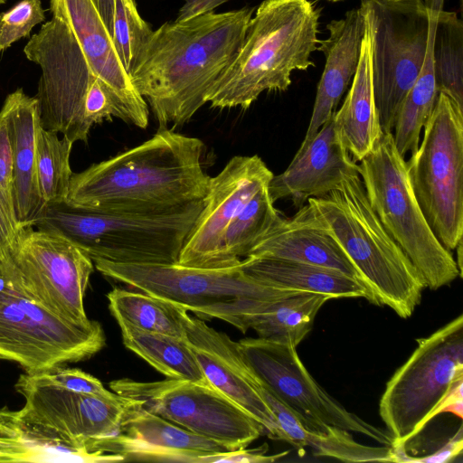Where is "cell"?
<instances>
[{"label":"cell","instance_id":"cell-9","mask_svg":"<svg viewBox=\"0 0 463 463\" xmlns=\"http://www.w3.org/2000/svg\"><path fill=\"white\" fill-rule=\"evenodd\" d=\"M371 46L374 102L383 132H392L405 96L419 77L431 33L425 0H360Z\"/></svg>","mask_w":463,"mask_h":463},{"label":"cell","instance_id":"cell-8","mask_svg":"<svg viewBox=\"0 0 463 463\" xmlns=\"http://www.w3.org/2000/svg\"><path fill=\"white\" fill-rule=\"evenodd\" d=\"M408 360L387 382L379 414L392 447H405L427 423L452 387L463 380V316L418 338Z\"/></svg>","mask_w":463,"mask_h":463},{"label":"cell","instance_id":"cell-12","mask_svg":"<svg viewBox=\"0 0 463 463\" xmlns=\"http://www.w3.org/2000/svg\"><path fill=\"white\" fill-rule=\"evenodd\" d=\"M106 345L96 320H64L10 289L0 277V359L39 373L85 361Z\"/></svg>","mask_w":463,"mask_h":463},{"label":"cell","instance_id":"cell-2","mask_svg":"<svg viewBox=\"0 0 463 463\" xmlns=\"http://www.w3.org/2000/svg\"><path fill=\"white\" fill-rule=\"evenodd\" d=\"M205 146L172 128L72 174L66 203L101 213L155 214L203 200Z\"/></svg>","mask_w":463,"mask_h":463},{"label":"cell","instance_id":"cell-18","mask_svg":"<svg viewBox=\"0 0 463 463\" xmlns=\"http://www.w3.org/2000/svg\"><path fill=\"white\" fill-rule=\"evenodd\" d=\"M184 340L194 354L208 383L244 410L273 439L286 441L278 421L260 392V383L246 363L238 342L181 309Z\"/></svg>","mask_w":463,"mask_h":463},{"label":"cell","instance_id":"cell-39","mask_svg":"<svg viewBox=\"0 0 463 463\" xmlns=\"http://www.w3.org/2000/svg\"><path fill=\"white\" fill-rule=\"evenodd\" d=\"M0 205L18 229L13 202L12 155L5 120L0 113ZM19 231V229H18Z\"/></svg>","mask_w":463,"mask_h":463},{"label":"cell","instance_id":"cell-41","mask_svg":"<svg viewBox=\"0 0 463 463\" xmlns=\"http://www.w3.org/2000/svg\"><path fill=\"white\" fill-rule=\"evenodd\" d=\"M462 449V427L460 426L455 435L449 438L438 450L423 457H412L405 452L402 457L401 462L446 463L459 456Z\"/></svg>","mask_w":463,"mask_h":463},{"label":"cell","instance_id":"cell-11","mask_svg":"<svg viewBox=\"0 0 463 463\" xmlns=\"http://www.w3.org/2000/svg\"><path fill=\"white\" fill-rule=\"evenodd\" d=\"M94 263L68 240L51 232L19 230L0 277L13 291L70 322L87 324L84 297Z\"/></svg>","mask_w":463,"mask_h":463},{"label":"cell","instance_id":"cell-25","mask_svg":"<svg viewBox=\"0 0 463 463\" xmlns=\"http://www.w3.org/2000/svg\"><path fill=\"white\" fill-rule=\"evenodd\" d=\"M365 26L360 8H353L345 13L344 18L334 19L327 24L328 37L319 40L317 46L325 56V66L302 142L311 139L336 111L357 70Z\"/></svg>","mask_w":463,"mask_h":463},{"label":"cell","instance_id":"cell-17","mask_svg":"<svg viewBox=\"0 0 463 463\" xmlns=\"http://www.w3.org/2000/svg\"><path fill=\"white\" fill-rule=\"evenodd\" d=\"M14 389L24 398L19 410L24 417L86 449L120 431L130 401L116 392L99 396L72 392L44 381L38 373L20 374Z\"/></svg>","mask_w":463,"mask_h":463},{"label":"cell","instance_id":"cell-29","mask_svg":"<svg viewBox=\"0 0 463 463\" xmlns=\"http://www.w3.org/2000/svg\"><path fill=\"white\" fill-rule=\"evenodd\" d=\"M260 392L272 411L286 441L301 449L311 448L316 456L344 462H392V447H373L355 441L345 430L332 427L328 433L306 430L297 416L260 382Z\"/></svg>","mask_w":463,"mask_h":463},{"label":"cell","instance_id":"cell-19","mask_svg":"<svg viewBox=\"0 0 463 463\" xmlns=\"http://www.w3.org/2000/svg\"><path fill=\"white\" fill-rule=\"evenodd\" d=\"M87 449L120 455L124 461L183 463H201L205 456L233 450L147 411L133 399L127 407L120 431L92 442Z\"/></svg>","mask_w":463,"mask_h":463},{"label":"cell","instance_id":"cell-21","mask_svg":"<svg viewBox=\"0 0 463 463\" xmlns=\"http://www.w3.org/2000/svg\"><path fill=\"white\" fill-rule=\"evenodd\" d=\"M49 10L70 29L96 75L131 109L140 128H146L147 103L121 63L95 0H50Z\"/></svg>","mask_w":463,"mask_h":463},{"label":"cell","instance_id":"cell-42","mask_svg":"<svg viewBox=\"0 0 463 463\" xmlns=\"http://www.w3.org/2000/svg\"><path fill=\"white\" fill-rule=\"evenodd\" d=\"M229 0H184L177 13L176 22L189 20L200 15L213 13L218 6Z\"/></svg>","mask_w":463,"mask_h":463},{"label":"cell","instance_id":"cell-24","mask_svg":"<svg viewBox=\"0 0 463 463\" xmlns=\"http://www.w3.org/2000/svg\"><path fill=\"white\" fill-rule=\"evenodd\" d=\"M3 115L12 155L13 202L18 229L33 226L43 206L36 177V133L39 102L22 88L5 99Z\"/></svg>","mask_w":463,"mask_h":463},{"label":"cell","instance_id":"cell-14","mask_svg":"<svg viewBox=\"0 0 463 463\" xmlns=\"http://www.w3.org/2000/svg\"><path fill=\"white\" fill-rule=\"evenodd\" d=\"M112 392L138 401L147 411L232 449L247 448L266 435L265 428L210 384L166 378L140 382L121 378Z\"/></svg>","mask_w":463,"mask_h":463},{"label":"cell","instance_id":"cell-23","mask_svg":"<svg viewBox=\"0 0 463 463\" xmlns=\"http://www.w3.org/2000/svg\"><path fill=\"white\" fill-rule=\"evenodd\" d=\"M269 257L337 269L360 279L354 265L306 203L291 217L278 216L247 257ZM246 257V258H247Z\"/></svg>","mask_w":463,"mask_h":463},{"label":"cell","instance_id":"cell-27","mask_svg":"<svg viewBox=\"0 0 463 463\" xmlns=\"http://www.w3.org/2000/svg\"><path fill=\"white\" fill-rule=\"evenodd\" d=\"M241 267L248 275L273 287L320 293L331 299L364 298L375 304L362 281L337 269L290 260L252 256L242 259Z\"/></svg>","mask_w":463,"mask_h":463},{"label":"cell","instance_id":"cell-35","mask_svg":"<svg viewBox=\"0 0 463 463\" xmlns=\"http://www.w3.org/2000/svg\"><path fill=\"white\" fill-rule=\"evenodd\" d=\"M70 140L39 125L36 133V177L39 192L46 203L66 202L72 171Z\"/></svg>","mask_w":463,"mask_h":463},{"label":"cell","instance_id":"cell-6","mask_svg":"<svg viewBox=\"0 0 463 463\" xmlns=\"http://www.w3.org/2000/svg\"><path fill=\"white\" fill-rule=\"evenodd\" d=\"M203 204L200 200L162 213L128 214L91 211L66 202L46 203L33 226L68 240L92 260L173 264Z\"/></svg>","mask_w":463,"mask_h":463},{"label":"cell","instance_id":"cell-28","mask_svg":"<svg viewBox=\"0 0 463 463\" xmlns=\"http://www.w3.org/2000/svg\"><path fill=\"white\" fill-rule=\"evenodd\" d=\"M334 120L337 134L354 162H359L373 148L383 133L373 97L366 26L357 70L341 108L335 112Z\"/></svg>","mask_w":463,"mask_h":463},{"label":"cell","instance_id":"cell-7","mask_svg":"<svg viewBox=\"0 0 463 463\" xmlns=\"http://www.w3.org/2000/svg\"><path fill=\"white\" fill-rule=\"evenodd\" d=\"M359 163L358 174L372 209L426 288L436 290L461 277L456 259L436 237L420 207L392 132H383Z\"/></svg>","mask_w":463,"mask_h":463},{"label":"cell","instance_id":"cell-36","mask_svg":"<svg viewBox=\"0 0 463 463\" xmlns=\"http://www.w3.org/2000/svg\"><path fill=\"white\" fill-rule=\"evenodd\" d=\"M154 30L139 14L135 0H114L110 35L127 73L135 68Z\"/></svg>","mask_w":463,"mask_h":463},{"label":"cell","instance_id":"cell-22","mask_svg":"<svg viewBox=\"0 0 463 463\" xmlns=\"http://www.w3.org/2000/svg\"><path fill=\"white\" fill-rule=\"evenodd\" d=\"M328 296L296 291L274 301L241 299L195 311L199 317L218 318L242 333L254 330L259 337L298 346L311 331L315 317Z\"/></svg>","mask_w":463,"mask_h":463},{"label":"cell","instance_id":"cell-16","mask_svg":"<svg viewBox=\"0 0 463 463\" xmlns=\"http://www.w3.org/2000/svg\"><path fill=\"white\" fill-rule=\"evenodd\" d=\"M273 173L257 155L235 156L210 178L203 208L181 250L177 263L196 268H222L226 230Z\"/></svg>","mask_w":463,"mask_h":463},{"label":"cell","instance_id":"cell-38","mask_svg":"<svg viewBox=\"0 0 463 463\" xmlns=\"http://www.w3.org/2000/svg\"><path fill=\"white\" fill-rule=\"evenodd\" d=\"M38 374L52 384L76 392L99 396H111L115 393L107 390L98 378L78 368L64 365Z\"/></svg>","mask_w":463,"mask_h":463},{"label":"cell","instance_id":"cell-3","mask_svg":"<svg viewBox=\"0 0 463 463\" xmlns=\"http://www.w3.org/2000/svg\"><path fill=\"white\" fill-rule=\"evenodd\" d=\"M319 12L310 0H264L250 20L235 58L206 102L247 109L264 91H285L294 71L315 66Z\"/></svg>","mask_w":463,"mask_h":463},{"label":"cell","instance_id":"cell-32","mask_svg":"<svg viewBox=\"0 0 463 463\" xmlns=\"http://www.w3.org/2000/svg\"><path fill=\"white\" fill-rule=\"evenodd\" d=\"M109 308L116 320L140 329L184 339L183 307L139 290L114 288L107 294Z\"/></svg>","mask_w":463,"mask_h":463},{"label":"cell","instance_id":"cell-1","mask_svg":"<svg viewBox=\"0 0 463 463\" xmlns=\"http://www.w3.org/2000/svg\"><path fill=\"white\" fill-rule=\"evenodd\" d=\"M254 10L213 12L153 32L129 78L159 128L184 125L206 103L240 50Z\"/></svg>","mask_w":463,"mask_h":463},{"label":"cell","instance_id":"cell-45","mask_svg":"<svg viewBox=\"0 0 463 463\" xmlns=\"http://www.w3.org/2000/svg\"><path fill=\"white\" fill-rule=\"evenodd\" d=\"M6 2V0H0V5H3Z\"/></svg>","mask_w":463,"mask_h":463},{"label":"cell","instance_id":"cell-37","mask_svg":"<svg viewBox=\"0 0 463 463\" xmlns=\"http://www.w3.org/2000/svg\"><path fill=\"white\" fill-rule=\"evenodd\" d=\"M44 20L41 0H20L0 13V53L20 39L29 37L33 28Z\"/></svg>","mask_w":463,"mask_h":463},{"label":"cell","instance_id":"cell-15","mask_svg":"<svg viewBox=\"0 0 463 463\" xmlns=\"http://www.w3.org/2000/svg\"><path fill=\"white\" fill-rule=\"evenodd\" d=\"M104 277L195 311L241 299L274 301L296 291L265 284L248 275L241 261L225 268H196L173 264L118 263L92 260Z\"/></svg>","mask_w":463,"mask_h":463},{"label":"cell","instance_id":"cell-5","mask_svg":"<svg viewBox=\"0 0 463 463\" xmlns=\"http://www.w3.org/2000/svg\"><path fill=\"white\" fill-rule=\"evenodd\" d=\"M41 69L38 92L40 125L61 133L71 143L87 142L91 128L119 118L137 128L135 114L90 66L75 37L52 17L24 48Z\"/></svg>","mask_w":463,"mask_h":463},{"label":"cell","instance_id":"cell-31","mask_svg":"<svg viewBox=\"0 0 463 463\" xmlns=\"http://www.w3.org/2000/svg\"><path fill=\"white\" fill-rule=\"evenodd\" d=\"M431 57L438 91L463 108V23L455 12L432 10Z\"/></svg>","mask_w":463,"mask_h":463},{"label":"cell","instance_id":"cell-26","mask_svg":"<svg viewBox=\"0 0 463 463\" xmlns=\"http://www.w3.org/2000/svg\"><path fill=\"white\" fill-rule=\"evenodd\" d=\"M118 454L89 451L57 430L0 408V462H121Z\"/></svg>","mask_w":463,"mask_h":463},{"label":"cell","instance_id":"cell-34","mask_svg":"<svg viewBox=\"0 0 463 463\" xmlns=\"http://www.w3.org/2000/svg\"><path fill=\"white\" fill-rule=\"evenodd\" d=\"M268 185L251 197L228 226L222 244V268L238 265L246 258L280 214L270 198Z\"/></svg>","mask_w":463,"mask_h":463},{"label":"cell","instance_id":"cell-40","mask_svg":"<svg viewBox=\"0 0 463 463\" xmlns=\"http://www.w3.org/2000/svg\"><path fill=\"white\" fill-rule=\"evenodd\" d=\"M269 450L268 444L264 443L255 449H239L227 452L215 453L205 456L201 463H271L287 456L288 450L279 452L274 455H267Z\"/></svg>","mask_w":463,"mask_h":463},{"label":"cell","instance_id":"cell-4","mask_svg":"<svg viewBox=\"0 0 463 463\" xmlns=\"http://www.w3.org/2000/svg\"><path fill=\"white\" fill-rule=\"evenodd\" d=\"M307 203L345 251L374 303L410 317L420 303L424 280L372 209L358 172L345 174L338 187Z\"/></svg>","mask_w":463,"mask_h":463},{"label":"cell","instance_id":"cell-30","mask_svg":"<svg viewBox=\"0 0 463 463\" xmlns=\"http://www.w3.org/2000/svg\"><path fill=\"white\" fill-rule=\"evenodd\" d=\"M117 322L124 345L166 378L209 384L184 339Z\"/></svg>","mask_w":463,"mask_h":463},{"label":"cell","instance_id":"cell-44","mask_svg":"<svg viewBox=\"0 0 463 463\" xmlns=\"http://www.w3.org/2000/svg\"><path fill=\"white\" fill-rule=\"evenodd\" d=\"M95 2L99 14L110 33L113 20L114 0H95Z\"/></svg>","mask_w":463,"mask_h":463},{"label":"cell","instance_id":"cell-46","mask_svg":"<svg viewBox=\"0 0 463 463\" xmlns=\"http://www.w3.org/2000/svg\"><path fill=\"white\" fill-rule=\"evenodd\" d=\"M328 1H331V2H337V1H340V0H328Z\"/></svg>","mask_w":463,"mask_h":463},{"label":"cell","instance_id":"cell-10","mask_svg":"<svg viewBox=\"0 0 463 463\" xmlns=\"http://www.w3.org/2000/svg\"><path fill=\"white\" fill-rule=\"evenodd\" d=\"M410 184L441 244L454 250L463 236V108L439 92L418 150L406 162Z\"/></svg>","mask_w":463,"mask_h":463},{"label":"cell","instance_id":"cell-33","mask_svg":"<svg viewBox=\"0 0 463 463\" xmlns=\"http://www.w3.org/2000/svg\"><path fill=\"white\" fill-rule=\"evenodd\" d=\"M438 93L431 57L430 33L423 67L401 104L393 128L394 144L403 157L408 153L412 156L418 150L421 130L432 113Z\"/></svg>","mask_w":463,"mask_h":463},{"label":"cell","instance_id":"cell-20","mask_svg":"<svg viewBox=\"0 0 463 463\" xmlns=\"http://www.w3.org/2000/svg\"><path fill=\"white\" fill-rule=\"evenodd\" d=\"M334 115L311 139L301 143L286 170L273 175L268 185L273 203L288 198L298 209L309 198L338 187L345 174L358 172L337 134Z\"/></svg>","mask_w":463,"mask_h":463},{"label":"cell","instance_id":"cell-13","mask_svg":"<svg viewBox=\"0 0 463 463\" xmlns=\"http://www.w3.org/2000/svg\"><path fill=\"white\" fill-rule=\"evenodd\" d=\"M238 343L259 381L297 416L306 430L326 434L336 427L392 447L393 439L387 430L347 411L315 381L296 346L259 336L242 338Z\"/></svg>","mask_w":463,"mask_h":463},{"label":"cell","instance_id":"cell-43","mask_svg":"<svg viewBox=\"0 0 463 463\" xmlns=\"http://www.w3.org/2000/svg\"><path fill=\"white\" fill-rule=\"evenodd\" d=\"M18 232L0 205V261L9 256Z\"/></svg>","mask_w":463,"mask_h":463}]
</instances>
